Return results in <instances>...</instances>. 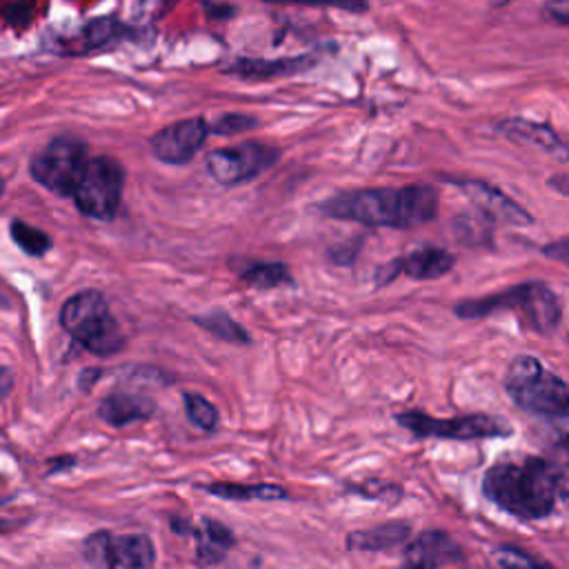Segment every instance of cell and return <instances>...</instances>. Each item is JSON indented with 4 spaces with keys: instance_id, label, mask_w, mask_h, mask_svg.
I'll list each match as a JSON object with an SVG mask.
<instances>
[{
    "instance_id": "cell-1",
    "label": "cell",
    "mask_w": 569,
    "mask_h": 569,
    "mask_svg": "<svg viewBox=\"0 0 569 569\" xmlns=\"http://www.w3.org/2000/svg\"><path fill=\"white\" fill-rule=\"evenodd\" d=\"M438 191L431 184L413 182L402 187H369L333 193L318 204L329 218L351 220L365 227L411 229L438 216Z\"/></svg>"
},
{
    "instance_id": "cell-2",
    "label": "cell",
    "mask_w": 569,
    "mask_h": 569,
    "mask_svg": "<svg viewBox=\"0 0 569 569\" xmlns=\"http://www.w3.org/2000/svg\"><path fill=\"white\" fill-rule=\"evenodd\" d=\"M562 471L540 456L500 460L491 465L482 478L485 498L520 520H542L551 516L562 496Z\"/></svg>"
},
{
    "instance_id": "cell-3",
    "label": "cell",
    "mask_w": 569,
    "mask_h": 569,
    "mask_svg": "<svg viewBox=\"0 0 569 569\" xmlns=\"http://www.w3.org/2000/svg\"><path fill=\"white\" fill-rule=\"evenodd\" d=\"M502 311L516 313L520 325L538 336H553L562 320L560 298L542 280H527L520 284H511L498 293L460 300L453 307V313L462 320L489 318Z\"/></svg>"
},
{
    "instance_id": "cell-4",
    "label": "cell",
    "mask_w": 569,
    "mask_h": 569,
    "mask_svg": "<svg viewBox=\"0 0 569 569\" xmlns=\"http://www.w3.org/2000/svg\"><path fill=\"white\" fill-rule=\"evenodd\" d=\"M60 325L82 349L98 358H111L127 345L118 318L98 289H82L69 296L60 307Z\"/></svg>"
},
{
    "instance_id": "cell-5",
    "label": "cell",
    "mask_w": 569,
    "mask_h": 569,
    "mask_svg": "<svg viewBox=\"0 0 569 569\" xmlns=\"http://www.w3.org/2000/svg\"><path fill=\"white\" fill-rule=\"evenodd\" d=\"M505 389L513 405L525 413L540 418H567L569 387L567 382L545 369V365L529 353L516 356L505 373Z\"/></svg>"
},
{
    "instance_id": "cell-6",
    "label": "cell",
    "mask_w": 569,
    "mask_h": 569,
    "mask_svg": "<svg viewBox=\"0 0 569 569\" xmlns=\"http://www.w3.org/2000/svg\"><path fill=\"white\" fill-rule=\"evenodd\" d=\"M122 187L124 167L111 156H93L87 160L71 198L82 216L113 220L120 209Z\"/></svg>"
},
{
    "instance_id": "cell-7",
    "label": "cell",
    "mask_w": 569,
    "mask_h": 569,
    "mask_svg": "<svg viewBox=\"0 0 569 569\" xmlns=\"http://www.w3.org/2000/svg\"><path fill=\"white\" fill-rule=\"evenodd\" d=\"M87 160V144L80 138L58 136L31 156L29 173L47 191L71 198Z\"/></svg>"
},
{
    "instance_id": "cell-8",
    "label": "cell",
    "mask_w": 569,
    "mask_h": 569,
    "mask_svg": "<svg viewBox=\"0 0 569 569\" xmlns=\"http://www.w3.org/2000/svg\"><path fill=\"white\" fill-rule=\"evenodd\" d=\"M396 422L416 438H445V440H480L505 438L511 427L505 418L491 413H465L451 418H433L418 409L396 413Z\"/></svg>"
},
{
    "instance_id": "cell-9",
    "label": "cell",
    "mask_w": 569,
    "mask_h": 569,
    "mask_svg": "<svg viewBox=\"0 0 569 569\" xmlns=\"http://www.w3.org/2000/svg\"><path fill=\"white\" fill-rule=\"evenodd\" d=\"M280 156L282 151L278 147L249 140L209 151L204 158V169L218 184L238 187L271 169Z\"/></svg>"
},
{
    "instance_id": "cell-10",
    "label": "cell",
    "mask_w": 569,
    "mask_h": 569,
    "mask_svg": "<svg viewBox=\"0 0 569 569\" xmlns=\"http://www.w3.org/2000/svg\"><path fill=\"white\" fill-rule=\"evenodd\" d=\"M456 264V256L442 247L425 244L409 253H402L389 262H382L376 269V287H385L393 282L400 276H407L411 280H436L447 276Z\"/></svg>"
},
{
    "instance_id": "cell-11",
    "label": "cell",
    "mask_w": 569,
    "mask_h": 569,
    "mask_svg": "<svg viewBox=\"0 0 569 569\" xmlns=\"http://www.w3.org/2000/svg\"><path fill=\"white\" fill-rule=\"evenodd\" d=\"M209 136L204 118H184L158 129L151 140V153L164 164H187L196 158Z\"/></svg>"
},
{
    "instance_id": "cell-12",
    "label": "cell",
    "mask_w": 569,
    "mask_h": 569,
    "mask_svg": "<svg viewBox=\"0 0 569 569\" xmlns=\"http://www.w3.org/2000/svg\"><path fill=\"white\" fill-rule=\"evenodd\" d=\"M456 184L476 207L482 216L489 220H500L509 224H531L533 218L525 207H520L516 200H511L505 191L493 187L487 180H449Z\"/></svg>"
},
{
    "instance_id": "cell-13",
    "label": "cell",
    "mask_w": 569,
    "mask_h": 569,
    "mask_svg": "<svg viewBox=\"0 0 569 569\" xmlns=\"http://www.w3.org/2000/svg\"><path fill=\"white\" fill-rule=\"evenodd\" d=\"M460 545L440 529H429L416 536L405 547V567L407 569H438L449 562L462 560Z\"/></svg>"
},
{
    "instance_id": "cell-14",
    "label": "cell",
    "mask_w": 569,
    "mask_h": 569,
    "mask_svg": "<svg viewBox=\"0 0 569 569\" xmlns=\"http://www.w3.org/2000/svg\"><path fill=\"white\" fill-rule=\"evenodd\" d=\"M96 413L111 427H129L133 422L149 420L156 413V400L142 391L116 389L98 402Z\"/></svg>"
},
{
    "instance_id": "cell-15",
    "label": "cell",
    "mask_w": 569,
    "mask_h": 569,
    "mask_svg": "<svg viewBox=\"0 0 569 569\" xmlns=\"http://www.w3.org/2000/svg\"><path fill=\"white\" fill-rule=\"evenodd\" d=\"M136 31L120 22L113 16H98L93 20H89L73 38L62 42V51H67L69 56H84L91 51H100L104 47H111L116 42H122L127 38H131Z\"/></svg>"
},
{
    "instance_id": "cell-16",
    "label": "cell",
    "mask_w": 569,
    "mask_h": 569,
    "mask_svg": "<svg viewBox=\"0 0 569 569\" xmlns=\"http://www.w3.org/2000/svg\"><path fill=\"white\" fill-rule=\"evenodd\" d=\"M318 51L291 56V58H276V60H262V58H238L227 67V73L244 78V80H267V78H280V76H293L305 69H311L318 62Z\"/></svg>"
},
{
    "instance_id": "cell-17",
    "label": "cell",
    "mask_w": 569,
    "mask_h": 569,
    "mask_svg": "<svg viewBox=\"0 0 569 569\" xmlns=\"http://www.w3.org/2000/svg\"><path fill=\"white\" fill-rule=\"evenodd\" d=\"M196 538V558L200 565H218L227 551L233 547V531L227 529L220 520L200 518L198 527H189Z\"/></svg>"
},
{
    "instance_id": "cell-18",
    "label": "cell",
    "mask_w": 569,
    "mask_h": 569,
    "mask_svg": "<svg viewBox=\"0 0 569 569\" xmlns=\"http://www.w3.org/2000/svg\"><path fill=\"white\" fill-rule=\"evenodd\" d=\"M496 129L500 133H505L507 138H518V140L531 142V144L540 147L542 151H547L551 156H558L562 162L567 160L565 142L558 138V133L551 127H547L542 122H531V120H525V118H509V120L498 122Z\"/></svg>"
},
{
    "instance_id": "cell-19",
    "label": "cell",
    "mask_w": 569,
    "mask_h": 569,
    "mask_svg": "<svg viewBox=\"0 0 569 569\" xmlns=\"http://www.w3.org/2000/svg\"><path fill=\"white\" fill-rule=\"evenodd\" d=\"M409 522L393 520L369 529H356L347 536V549L351 551H385L409 540Z\"/></svg>"
},
{
    "instance_id": "cell-20",
    "label": "cell",
    "mask_w": 569,
    "mask_h": 569,
    "mask_svg": "<svg viewBox=\"0 0 569 569\" xmlns=\"http://www.w3.org/2000/svg\"><path fill=\"white\" fill-rule=\"evenodd\" d=\"M113 565L122 569H149L156 560V547L144 533L111 536Z\"/></svg>"
},
{
    "instance_id": "cell-21",
    "label": "cell",
    "mask_w": 569,
    "mask_h": 569,
    "mask_svg": "<svg viewBox=\"0 0 569 569\" xmlns=\"http://www.w3.org/2000/svg\"><path fill=\"white\" fill-rule=\"evenodd\" d=\"M200 489H204L211 496L224 498V500H284L289 493L284 487L280 485H269V482H258V485H240V482H209V485H200Z\"/></svg>"
},
{
    "instance_id": "cell-22",
    "label": "cell",
    "mask_w": 569,
    "mask_h": 569,
    "mask_svg": "<svg viewBox=\"0 0 569 569\" xmlns=\"http://www.w3.org/2000/svg\"><path fill=\"white\" fill-rule=\"evenodd\" d=\"M238 278L253 289H276L293 284V276L284 262L276 260H247L238 269Z\"/></svg>"
},
{
    "instance_id": "cell-23",
    "label": "cell",
    "mask_w": 569,
    "mask_h": 569,
    "mask_svg": "<svg viewBox=\"0 0 569 569\" xmlns=\"http://www.w3.org/2000/svg\"><path fill=\"white\" fill-rule=\"evenodd\" d=\"M193 325H198L200 329H204L207 333L231 342V345H249L251 342V333L238 322L233 320L224 309H211L207 313H198L191 318Z\"/></svg>"
},
{
    "instance_id": "cell-24",
    "label": "cell",
    "mask_w": 569,
    "mask_h": 569,
    "mask_svg": "<svg viewBox=\"0 0 569 569\" xmlns=\"http://www.w3.org/2000/svg\"><path fill=\"white\" fill-rule=\"evenodd\" d=\"M9 236L16 242V247L31 258H40V256L49 253V249L53 247V240L47 231L33 227L20 218H13L9 222Z\"/></svg>"
},
{
    "instance_id": "cell-25",
    "label": "cell",
    "mask_w": 569,
    "mask_h": 569,
    "mask_svg": "<svg viewBox=\"0 0 569 569\" xmlns=\"http://www.w3.org/2000/svg\"><path fill=\"white\" fill-rule=\"evenodd\" d=\"M182 402H184V413H187V418H189V422L193 427H198L204 433H211V431L218 429L220 413H218L216 405L209 402L202 393L184 391L182 393Z\"/></svg>"
},
{
    "instance_id": "cell-26",
    "label": "cell",
    "mask_w": 569,
    "mask_h": 569,
    "mask_svg": "<svg viewBox=\"0 0 569 569\" xmlns=\"http://www.w3.org/2000/svg\"><path fill=\"white\" fill-rule=\"evenodd\" d=\"M111 531H93L84 538L82 556L91 569H116L111 553Z\"/></svg>"
},
{
    "instance_id": "cell-27",
    "label": "cell",
    "mask_w": 569,
    "mask_h": 569,
    "mask_svg": "<svg viewBox=\"0 0 569 569\" xmlns=\"http://www.w3.org/2000/svg\"><path fill=\"white\" fill-rule=\"evenodd\" d=\"M453 229L460 242H465L469 238V233H473V244H482L491 240V220L487 216H482L480 211L476 216H458L453 220Z\"/></svg>"
},
{
    "instance_id": "cell-28",
    "label": "cell",
    "mask_w": 569,
    "mask_h": 569,
    "mask_svg": "<svg viewBox=\"0 0 569 569\" xmlns=\"http://www.w3.org/2000/svg\"><path fill=\"white\" fill-rule=\"evenodd\" d=\"M496 565L498 569H556L551 565H545L536 558H531L529 553L516 549V547H498L493 551Z\"/></svg>"
},
{
    "instance_id": "cell-29",
    "label": "cell",
    "mask_w": 569,
    "mask_h": 569,
    "mask_svg": "<svg viewBox=\"0 0 569 569\" xmlns=\"http://www.w3.org/2000/svg\"><path fill=\"white\" fill-rule=\"evenodd\" d=\"M256 118L253 116H247V113H220L218 118H213L211 122L207 120L209 124V133H216V136H236V133H242V131H249L256 127Z\"/></svg>"
},
{
    "instance_id": "cell-30",
    "label": "cell",
    "mask_w": 569,
    "mask_h": 569,
    "mask_svg": "<svg viewBox=\"0 0 569 569\" xmlns=\"http://www.w3.org/2000/svg\"><path fill=\"white\" fill-rule=\"evenodd\" d=\"M542 253L547 256V258H553V260H558V262H567V253H569V249H567V238H560L558 242H553V244H545L542 247Z\"/></svg>"
},
{
    "instance_id": "cell-31",
    "label": "cell",
    "mask_w": 569,
    "mask_h": 569,
    "mask_svg": "<svg viewBox=\"0 0 569 569\" xmlns=\"http://www.w3.org/2000/svg\"><path fill=\"white\" fill-rule=\"evenodd\" d=\"M545 11L558 22V24H569V4L567 2H551L545 7Z\"/></svg>"
},
{
    "instance_id": "cell-32",
    "label": "cell",
    "mask_w": 569,
    "mask_h": 569,
    "mask_svg": "<svg viewBox=\"0 0 569 569\" xmlns=\"http://www.w3.org/2000/svg\"><path fill=\"white\" fill-rule=\"evenodd\" d=\"M13 385H16L13 371L9 367H0V402L9 398V393L13 391Z\"/></svg>"
},
{
    "instance_id": "cell-33",
    "label": "cell",
    "mask_w": 569,
    "mask_h": 569,
    "mask_svg": "<svg viewBox=\"0 0 569 569\" xmlns=\"http://www.w3.org/2000/svg\"><path fill=\"white\" fill-rule=\"evenodd\" d=\"M100 376H102L100 369H84V371L80 373V378H78V385H80L82 389H91L93 382H96Z\"/></svg>"
},
{
    "instance_id": "cell-34",
    "label": "cell",
    "mask_w": 569,
    "mask_h": 569,
    "mask_svg": "<svg viewBox=\"0 0 569 569\" xmlns=\"http://www.w3.org/2000/svg\"><path fill=\"white\" fill-rule=\"evenodd\" d=\"M204 9H207L209 16L216 18V20H227V18H231L233 11H236L231 4H220V7H207V4H204Z\"/></svg>"
},
{
    "instance_id": "cell-35",
    "label": "cell",
    "mask_w": 569,
    "mask_h": 569,
    "mask_svg": "<svg viewBox=\"0 0 569 569\" xmlns=\"http://www.w3.org/2000/svg\"><path fill=\"white\" fill-rule=\"evenodd\" d=\"M549 187H556L558 191H560V196H567V176H553L551 180H549Z\"/></svg>"
},
{
    "instance_id": "cell-36",
    "label": "cell",
    "mask_w": 569,
    "mask_h": 569,
    "mask_svg": "<svg viewBox=\"0 0 569 569\" xmlns=\"http://www.w3.org/2000/svg\"><path fill=\"white\" fill-rule=\"evenodd\" d=\"M53 462H58V465H51V469H49V473H56L58 469H64V467H73V458L71 456H67V458H56Z\"/></svg>"
},
{
    "instance_id": "cell-37",
    "label": "cell",
    "mask_w": 569,
    "mask_h": 569,
    "mask_svg": "<svg viewBox=\"0 0 569 569\" xmlns=\"http://www.w3.org/2000/svg\"><path fill=\"white\" fill-rule=\"evenodd\" d=\"M4 187H7V182H4V178L0 176V198H2V193H4Z\"/></svg>"
},
{
    "instance_id": "cell-38",
    "label": "cell",
    "mask_w": 569,
    "mask_h": 569,
    "mask_svg": "<svg viewBox=\"0 0 569 569\" xmlns=\"http://www.w3.org/2000/svg\"><path fill=\"white\" fill-rule=\"evenodd\" d=\"M9 525H11V522H7V520H0V531H4V529H9Z\"/></svg>"
},
{
    "instance_id": "cell-39",
    "label": "cell",
    "mask_w": 569,
    "mask_h": 569,
    "mask_svg": "<svg viewBox=\"0 0 569 569\" xmlns=\"http://www.w3.org/2000/svg\"><path fill=\"white\" fill-rule=\"evenodd\" d=\"M400 569H407V567H400Z\"/></svg>"
}]
</instances>
